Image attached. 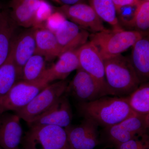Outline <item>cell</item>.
I'll return each mask as SVG.
<instances>
[{"label": "cell", "instance_id": "6da1fadb", "mask_svg": "<svg viewBox=\"0 0 149 149\" xmlns=\"http://www.w3.org/2000/svg\"><path fill=\"white\" fill-rule=\"evenodd\" d=\"M106 95L93 101L79 103L77 107L84 118L92 119L99 126L108 128L137 114L130 108L125 97Z\"/></svg>", "mask_w": 149, "mask_h": 149}, {"label": "cell", "instance_id": "7a4b0ae2", "mask_svg": "<svg viewBox=\"0 0 149 149\" xmlns=\"http://www.w3.org/2000/svg\"><path fill=\"white\" fill-rule=\"evenodd\" d=\"M104 62L106 80L111 96L126 97L141 85L129 58L121 54Z\"/></svg>", "mask_w": 149, "mask_h": 149}, {"label": "cell", "instance_id": "3957f363", "mask_svg": "<svg viewBox=\"0 0 149 149\" xmlns=\"http://www.w3.org/2000/svg\"><path fill=\"white\" fill-rule=\"evenodd\" d=\"M143 37V34L135 30L106 29L93 33L90 41L97 48L104 60L121 54Z\"/></svg>", "mask_w": 149, "mask_h": 149}, {"label": "cell", "instance_id": "277c9868", "mask_svg": "<svg viewBox=\"0 0 149 149\" xmlns=\"http://www.w3.org/2000/svg\"><path fill=\"white\" fill-rule=\"evenodd\" d=\"M149 115L137 114L116 125L103 128L100 133V144L115 148L120 144L148 134Z\"/></svg>", "mask_w": 149, "mask_h": 149}, {"label": "cell", "instance_id": "5b68a950", "mask_svg": "<svg viewBox=\"0 0 149 149\" xmlns=\"http://www.w3.org/2000/svg\"><path fill=\"white\" fill-rule=\"evenodd\" d=\"M21 144L24 149H72L65 129L56 125L29 127Z\"/></svg>", "mask_w": 149, "mask_h": 149}, {"label": "cell", "instance_id": "8992f818", "mask_svg": "<svg viewBox=\"0 0 149 149\" xmlns=\"http://www.w3.org/2000/svg\"><path fill=\"white\" fill-rule=\"evenodd\" d=\"M68 83L65 79L49 84L27 105L15 112L27 123L32 122L47 111L64 95Z\"/></svg>", "mask_w": 149, "mask_h": 149}, {"label": "cell", "instance_id": "52a82bcc", "mask_svg": "<svg viewBox=\"0 0 149 149\" xmlns=\"http://www.w3.org/2000/svg\"><path fill=\"white\" fill-rule=\"evenodd\" d=\"M49 84L44 80L35 82L16 81L0 99V114L5 112H15L23 108Z\"/></svg>", "mask_w": 149, "mask_h": 149}, {"label": "cell", "instance_id": "ba28073f", "mask_svg": "<svg viewBox=\"0 0 149 149\" xmlns=\"http://www.w3.org/2000/svg\"><path fill=\"white\" fill-rule=\"evenodd\" d=\"M77 54L80 67L95 80L103 95L111 96L106 80L104 60L97 47L91 41L87 42L77 49Z\"/></svg>", "mask_w": 149, "mask_h": 149}, {"label": "cell", "instance_id": "9c48e42d", "mask_svg": "<svg viewBox=\"0 0 149 149\" xmlns=\"http://www.w3.org/2000/svg\"><path fill=\"white\" fill-rule=\"evenodd\" d=\"M56 11L87 31L92 33L101 32L107 29L102 20L90 5L80 3L72 5H63L56 7Z\"/></svg>", "mask_w": 149, "mask_h": 149}, {"label": "cell", "instance_id": "30bf717a", "mask_svg": "<svg viewBox=\"0 0 149 149\" xmlns=\"http://www.w3.org/2000/svg\"><path fill=\"white\" fill-rule=\"evenodd\" d=\"M99 126L94 120L84 118L80 124L64 128L72 149H95L100 144Z\"/></svg>", "mask_w": 149, "mask_h": 149}, {"label": "cell", "instance_id": "8fae6325", "mask_svg": "<svg viewBox=\"0 0 149 149\" xmlns=\"http://www.w3.org/2000/svg\"><path fill=\"white\" fill-rule=\"evenodd\" d=\"M71 82L68 83L65 94L79 103L93 101L104 96L97 83L89 73L79 67Z\"/></svg>", "mask_w": 149, "mask_h": 149}, {"label": "cell", "instance_id": "7c38bea8", "mask_svg": "<svg viewBox=\"0 0 149 149\" xmlns=\"http://www.w3.org/2000/svg\"><path fill=\"white\" fill-rule=\"evenodd\" d=\"M72 113L68 96L65 93L44 114L32 122L29 127L42 125H53L65 128L71 124Z\"/></svg>", "mask_w": 149, "mask_h": 149}, {"label": "cell", "instance_id": "4fadbf2b", "mask_svg": "<svg viewBox=\"0 0 149 149\" xmlns=\"http://www.w3.org/2000/svg\"><path fill=\"white\" fill-rule=\"evenodd\" d=\"M44 0H10V15L17 26L38 27L37 15Z\"/></svg>", "mask_w": 149, "mask_h": 149}, {"label": "cell", "instance_id": "5bb4252c", "mask_svg": "<svg viewBox=\"0 0 149 149\" xmlns=\"http://www.w3.org/2000/svg\"><path fill=\"white\" fill-rule=\"evenodd\" d=\"M61 54L67 51L77 49L87 42L89 33L77 24L65 19L54 32Z\"/></svg>", "mask_w": 149, "mask_h": 149}, {"label": "cell", "instance_id": "9a60e30c", "mask_svg": "<svg viewBox=\"0 0 149 149\" xmlns=\"http://www.w3.org/2000/svg\"><path fill=\"white\" fill-rule=\"evenodd\" d=\"M20 118L10 111L0 114V147L3 149H19L23 137Z\"/></svg>", "mask_w": 149, "mask_h": 149}, {"label": "cell", "instance_id": "2e32d148", "mask_svg": "<svg viewBox=\"0 0 149 149\" xmlns=\"http://www.w3.org/2000/svg\"><path fill=\"white\" fill-rule=\"evenodd\" d=\"M35 27L17 35L12 49L13 60L17 71L18 79H21L22 68L26 62L36 52Z\"/></svg>", "mask_w": 149, "mask_h": 149}, {"label": "cell", "instance_id": "e0dca14e", "mask_svg": "<svg viewBox=\"0 0 149 149\" xmlns=\"http://www.w3.org/2000/svg\"><path fill=\"white\" fill-rule=\"evenodd\" d=\"M80 67L77 49L67 51L58 56L57 61L47 68L43 80L50 83L56 80H64L71 72Z\"/></svg>", "mask_w": 149, "mask_h": 149}, {"label": "cell", "instance_id": "ac0fdd59", "mask_svg": "<svg viewBox=\"0 0 149 149\" xmlns=\"http://www.w3.org/2000/svg\"><path fill=\"white\" fill-rule=\"evenodd\" d=\"M131 56L129 58L141 84L146 83L149 78V41L144 37L133 46Z\"/></svg>", "mask_w": 149, "mask_h": 149}, {"label": "cell", "instance_id": "d6986e66", "mask_svg": "<svg viewBox=\"0 0 149 149\" xmlns=\"http://www.w3.org/2000/svg\"><path fill=\"white\" fill-rule=\"evenodd\" d=\"M35 54L42 56L46 61L58 57L61 50L54 32L45 27H35Z\"/></svg>", "mask_w": 149, "mask_h": 149}, {"label": "cell", "instance_id": "ffe728a7", "mask_svg": "<svg viewBox=\"0 0 149 149\" xmlns=\"http://www.w3.org/2000/svg\"><path fill=\"white\" fill-rule=\"evenodd\" d=\"M17 26L9 12L3 11L0 17V67L10 56Z\"/></svg>", "mask_w": 149, "mask_h": 149}, {"label": "cell", "instance_id": "44dd1931", "mask_svg": "<svg viewBox=\"0 0 149 149\" xmlns=\"http://www.w3.org/2000/svg\"><path fill=\"white\" fill-rule=\"evenodd\" d=\"M125 97L130 108L136 114H149L148 82L142 83L133 93Z\"/></svg>", "mask_w": 149, "mask_h": 149}, {"label": "cell", "instance_id": "7402d4cb", "mask_svg": "<svg viewBox=\"0 0 149 149\" xmlns=\"http://www.w3.org/2000/svg\"><path fill=\"white\" fill-rule=\"evenodd\" d=\"M45 58L39 54H35L24 65L22 72L21 80L35 82L43 80L47 68Z\"/></svg>", "mask_w": 149, "mask_h": 149}, {"label": "cell", "instance_id": "603a6c76", "mask_svg": "<svg viewBox=\"0 0 149 149\" xmlns=\"http://www.w3.org/2000/svg\"><path fill=\"white\" fill-rule=\"evenodd\" d=\"M90 6L103 21L112 26L113 29H121L116 15V10L112 0H89Z\"/></svg>", "mask_w": 149, "mask_h": 149}, {"label": "cell", "instance_id": "cb8c5ba5", "mask_svg": "<svg viewBox=\"0 0 149 149\" xmlns=\"http://www.w3.org/2000/svg\"><path fill=\"white\" fill-rule=\"evenodd\" d=\"M128 27L143 34L149 27V1L140 0L136 6L133 17L126 22Z\"/></svg>", "mask_w": 149, "mask_h": 149}, {"label": "cell", "instance_id": "d4e9b609", "mask_svg": "<svg viewBox=\"0 0 149 149\" xmlns=\"http://www.w3.org/2000/svg\"><path fill=\"white\" fill-rule=\"evenodd\" d=\"M18 80L17 71L11 54L0 67V99L4 96Z\"/></svg>", "mask_w": 149, "mask_h": 149}, {"label": "cell", "instance_id": "484cf974", "mask_svg": "<svg viewBox=\"0 0 149 149\" xmlns=\"http://www.w3.org/2000/svg\"><path fill=\"white\" fill-rule=\"evenodd\" d=\"M149 136L148 134L132 139L118 145L115 149H149Z\"/></svg>", "mask_w": 149, "mask_h": 149}, {"label": "cell", "instance_id": "4316f807", "mask_svg": "<svg viewBox=\"0 0 149 149\" xmlns=\"http://www.w3.org/2000/svg\"><path fill=\"white\" fill-rule=\"evenodd\" d=\"M66 19V17L60 13L56 11L48 17L45 23V27L54 32L62 22Z\"/></svg>", "mask_w": 149, "mask_h": 149}, {"label": "cell", "instance_id": "83f0119b", "mask_svg": "<svg viewBox=\"0 0 149 149\" xmlns=\"http://www.w3.org/2000/svg\"><path fill=\"white\" fill-rule=\"evenodd\" d=\"M116 12L120 13L121 8L127 6H136L140 0H112Z\"/></svg>", "mask_w": 149, "mask_h": 149}, {"label": "cell", "instance_id": "f1b7e54d", "mask_svg": "<svg viewBox=\"0 0 149 149\" xmlns=\"http://www.w3.org/2000/svg\"><path fill=\"white\" fill-rule=\"evenodd\" d=\"M63 5H72L78 3H81V0H60Z\"/></svg>", "mask_w": 149, "mask_h": 149}, {"label": "cell", "instance_id": "f546056e", "mask_svg": "<svg viewBox=\"0 0 149 149\" xmlns=\"http://www.w3.org/2000/svg\"><path fill=\"white\" fill-rule=\"evenodd\" d=\"M3 11H1L0 10V17L1 16V15L2 14Z\"/></svg>", "mask_w": 149, "mask_h": 149}, {"label": "cell", "instance_id": "4dcf8cb0", "mask_svg": "<svg viewBox=\"0 0 149 149\" xmlns=\"http://www.w3.org/2000/svg\"><path fill=\"white\" fill-rule=\"evenodd\" d=\"M0 149H3V148H1V147H0Z\"/></svg>", "mask_w": 149, "mask_h": 149}, {"label": "cell", "instance_id": "1f68e13d", "mask_svg": "<svg viewBox=\"0 0 149 149\" xmlns=\"http://www.w3.org/2000/svg\"><path fill=\"white\" fill-rule=\"evenodd\" d=\"M146 1H149V0H146Z\"/></svg>", "mask_w": 149, "mask_h": 149}, {"label": "cell", "instance_id": "d6a6232c", "mask_svg": "<svg viewBox=\"0 0 149 149\" xmlns=\"http://www.w3.org/2000/svg\"><path fill=\"white\" fill-rule=\"evenodd\" d=\"M19 149H21L19 148Z\"/></svg>", "mask_w": 149, "mask_h": 149}]
</instances>
